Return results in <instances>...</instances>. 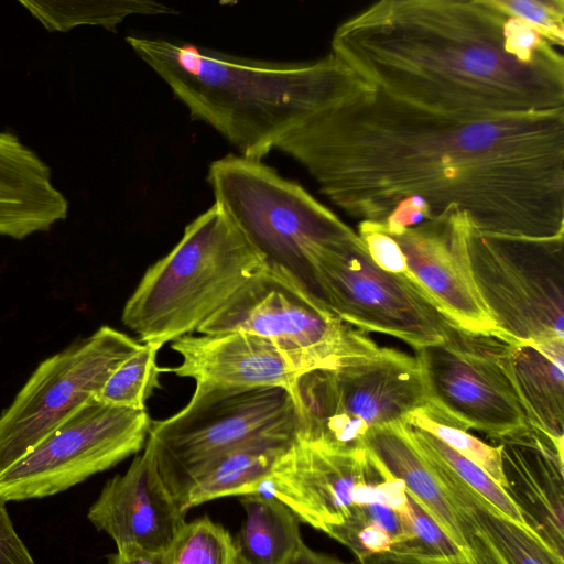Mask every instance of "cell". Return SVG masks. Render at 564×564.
Segmentation results:
<instances>
[{"mask_svg":"<svg viewBox=\"0 0 564 564\" xmlns=\"http://www.w3.org/2000/svg\"><path fill=\"white\" fill-rule=\"evenodd\" d=\"M21 4L50 31H66L80 24L115 30L130 15L175 12L172 7L152 0L21 1Z\"/></svg>","mask_w":564,"mask_h":564,"instance_id":"cell-25","label":"cell"},{"mask_svg":"<svg viewBox=\"0 0 564 564\" xmlns=\"http://www.w3.org/2000/svg\"><path fill=\"white\" fill-rule=\"evenodd\" d=\"M285 564H354L337 556L317 552L303 541Z\"/></svg>","mask_w":564,"mask_h":564,"instance_id":"cell-36","label":"cell"},{"mask_svg":"<svg viewBox=\"0 0 564 564\" xmlns=\"http://www.w3.org/2000/svg\"><path fill=\"white\" fill-rule=\"evenodd\" d=\"M563 50L496 0H381L332 37V54L370 85L477 117L564 110Z\"/></svg>","mask_w":564,"mask_h":564,"instance_id":"cell-2","label":"cell"},{"mask_svg":"<svg viewBox=\"0 0 564 564\" xmlns=\"http://www.w3.org/2000/svg\"><path fill=\"white\" fill-rule=\"evenodd\" d=\"M106 564H169V557L167 552L129 549L108 554Z\"/></svg>","mask_w":564,"mask_h":564,"instance_id":"cell-35","label":"cell"},{"mask_svg":"<svg viewBox=\"0 0 564 564\" xmlns=\"http://www.w3.org/2000/svg\"><path fill=\"white\" fill-rule=\"evenodd\" d=\"M0 564H35L26 544L18 534L6 501L0 499Z\"/></svg>","mask_w":564,"mask_h":564,"instance_id":"cell-34","label":"cell"},{"mask_svg":"<svg viewBox=\"0 0 564 564\" xmlns=\"http://www.w3.org/2000/svg\"><path fill=\"white\" fill-rule=\"evenodd\" d=\"M506 491L529 528L564 558L563 442L527 425L497 440Z\"/></svg>","mask_w":564,"mask_h":564,"instance_id":"cell-18","label":"cell"},{"mask_svg":"<svg viewBox=\"0 0 564 564\" xmlns=\"http://www.w3.org/2000/svg\"><path fill=\"white\" fill-rule=\"evenodd\" d=\"M440 482L458 516L484 532L510 564H564L534 532L505 517L454 470Z\"/></svg>","mask_w":564,"mask_h":564,"instance_id":"cell-23","label":"cell"},{"mask_svg":"<svg viewBox=\"0 0 564 564\" xmlns=\"http://www.w3.org/2000/svg\"><path fill=\"white\" fill-rule=\"evenodd\" d=\"M274 149L346 214L390 235L457 210L482 234L564 236V110L440 112L366 82Z\"/></svg>","mask_w":564,"mask_h":564,"instance_id":"cell-1","label":"cell"},{"mask_svg":"<svg viewBox=\"0 0 564 564\" xmlns=\"http://www.w3.org/2000/svg\"><path fill=\"white\" fill-rule=\"evenodd\" d=\"M243 332L274 341L311 368H330L377 347L286 269L267 262L197 330Z\"/></svg>","mask_w":564,"mask_h":564,"instance_id":"cell-8","label":"cell"},{"mask_svg":"<svg viewBox=\"0 0 564 564\" xmlns=\"http://www.w3.org/2000/svg\"><path fill=\"white\" fill-rule=\"evenodd\" d=\"M297 431L290 427L249 438L182 470L165 484L184 512L214 499L261 491Z\"/></svg>","mask_w":564,"mask_h":564,"instance_id":"cell-19","label":"cell"},{"mask_svg":"<svg viewBox=\"0 0 564 564\" xmlns=\"http://www.w3.org/2000/svg\"><path fill=\"white\" fill-rule=\"evenodd\" d=\"M147 410L105 404L95 397L0 473V499L24 501L66 491L143 449Z\"/></svg>","mask_w":564,"mask_h":564,"instance_id":"cell-12","label":"cell"},{"mask_svg":"<svg viewBox=\"0 0 564 564\" xmlns=\"http://www.w3.org/2000/svg\"><path fill=\"white\" fill-rule=\"evenodd\" d=\"M207 180L215 204L265 261L286 269L318 296L314 257L357 232L303 186L261 160L228 154L209 165Z\"/></svg>","mask_w":564,"mask_h":564,"instance_id":"cell-6","label":"cell"},{"mask_svg":"<svg viewBox=\"0 0 564 564\" xmlns=\"http://www.w3.org/2000/svg\"><path fill=\"white\" fill-rule=\"evenodd\" d=\"M127 42L193 118L248 159L261 160L290 130L366 83L332 53L312 62H272L164 39Z\"/></svg>","mask_w":564,"mask_h":564,"instance_id":"cell-3","label":"cell"},{"mask_svg":"<svg viewBox=\"0 0 564 564\" xmlns=\"http://www.w3.org/2000/svg\"><path fill=\"white\" fill-rule=\"evenodd\" d=\"M312 273L321 300L341 321L415 350L441 343L453 322L408 273L377 267L357 234L317 253Z\"/></svg>","mask_w":564,"mask_h":564,"instance_id":"cell-10","label":"cell"},{"mask_svg":"<svg viewBox=\"0 0 564 564\" xmlns=\"http://www.w3.org/2000/svg\"><path fill=\"white\" fill-rule=\"evenodd\" d=\"M246 518L234 538L241 564H285L303 542L301 521L274 496L258 491L239 499Z\"/></svg>","mask_w":564,"mask_h":564,"instance_id":"cell-24","label":"cell"},{"mask_svg":"<svg viewBox=\"0 0 564 564\" xmlns=\"http://www.w3.org/2000/svg\"><path fill=\"white\" fill-rule=\"evenodd\" d=\"M405 423L433 434L459 455L480 467L505 490L507 489L508 484L502 470L498 446L489 445L469 434L467 430L451 424L430 408L409 414Z\"/></svg>","mask_w":564,"mask_h":564,"instance_id":"cell-28","label":"cell"},{"mask_svg":"<svg viewBox=\"0 0 564 564\" xmlns=\"http://www.w3.org/2000/svg\"><path fill=\"white\" fill-rule=\"evenodd\" d=\"M425 433L434 449L466 484L480 494L509 520L531 530L524 521L519 508L502 487L476 464L459 455L433 434L426 431Z\"/></svg>","mask_w":564,"mask_h":564,"instance_id":"cell-29","label":"cell"},{"mask_svg":"<svg viewBox=\"0 0 564 564\" xmlns=\"http://www.w3.org/2000/svg\"><path fill=\"white\" fill-rule=\"evenodd\" d=\"M67 212L48 165L17 135L0 132V237L20 240L46 231Z\"/></svg>","mask_w":564,"mask_h":564,"instance_id":"cell-20","label":"cell"},{"mask_svg":"<svg viewBox=\"0 0 564 564\" xmlns=\"http://www.w3.org/2000/svg\"><path fill=\"white\" fill-rule=\"evenodd\" d=\"M470 271L496 330L517 344L564 341V236L466 234Z\"/></svg>","mask_w":564,"mask_h":564,"instance_id":"cell-7","label":"cell"},{"mask_svg":"<svg viewBox=\"0 0 564 564\" xmlns=\"http://www.w3.org/2000/svg\"><path fill=\"white\" fill-rule=\"evenodd\" d=\"M185 514L158 466L147 440L123 474L108 479L87 511V519L108 534L117 551L139 549L165 553L186 523Z\"/></svg>","mask_w":564,"mask_h":564,"instance_id":"cell-15","label":"cell"},{"mask_svg":"<svg viewBox=\"0 0 564 564\" xmlns=\"http://www.w3.org/2000/svg\"><path fill=\"white\" fill-rule=\"evenodd\" d=\"M261 491L328 536L365 506L380 503L400 513L409 503L403 481L367 446L330 448L297 435Z\"/></svg>","mask_w":564,"mask_h":564,"instance_id":"cell-11","label":"cell"},{"mask_svg":"<svg viewBox=\"0 0 564 564\" xmlns=\"http://www.w3.org/2000/svg\"><path fill=\"white\" fill-rule=\"evenodd\" d=\"M167 557L169 564H241L229 531L209 517L186 521Z\"/></svg>","mask_w":564,"mask_h":564,"instance_id":"cell-27","label":"cell"},{"mask_svg":"<svg viewBox=\"0 0 564 564\" xmlns=\"http://www.w3.org/2000/svg\"><path fill=\"white\" fill-rule=\"evenodd\" d=\"M142 343L104 325L43 360L0 414V473L96 397Z\"/></svg>","mask_w":564,"mask_h":564,"instance_id":"cell-13","label":"cell"},{"mask_svg":"<svg viewBox=\"0 0 564 564\" xmlns=\"http://www.w3.org/2000/svg\"><path fill=\"white\" fill-rule=\"evenodd\" d=\"M376 457L398 479L406 494L470 561L475 531L456 512L414 445L405 422L391 423L373 432L365 442Z\"/></svg>","mask_w":564,"mask_h":564,"instance_id":"cell-21","label":"cell"},{"mask_svg":"<svg viewBox=\"0 0 564 564\" xmlns=\"http://www.w3.org/2000/svg\"><path fill=\"white\" fill-rule=\"evenodd\" d=\"M471 549L475 561L391 549L386 553L367 556L360 561V564H510L500 550L481 531L475 533Z\"/></svg>","mask_w":564,"mask_h":564,"instance_id":"cell-30","label":"cell"},{"mask_svg":"<svg viewBox=\"0 0 564 564\" xmlns=\"http://www.w3.org/2000/svg\"><path fill=\"white\" fill-rule=\"evenodd\" d=\"M496 3L549 41L564 46V0H496Z\"/></svg>","mask_w":564,"mask_h":564,"instance_id":"cell-32","label":"cell"},{"mask_svg":"<svg viewBox=\"0 0 564 564\" xmlns=\"http://www.w3.org/2000/svg\"><path fill=\"white\" fill-rule=\"evenodd\" d=\"M265 263L214 203L169 253L150 265L121 315L142 344L162 347L197 332Z\"/></svg>","mask_w":564,"mask_h":564,"instance_id":"cell-4","label":"cell"},{"mask_svg":"<svg viewBox=\"0 0 564 564\" xmlns=\"http://www.w3.org/2000/svg\"><path fill=\"white\" fill-rule=\"evenodd\" d=\"M182 361L167 371L204 388H281L294 399L310 366L274 341L243 333L189 334L171 343Z\"/></svg>","mask_w":564,"mask_h":564,"instance_id":"cell-17","label":"cell"},{"mask_svg":"<svg viewBox=\"0 0 564 564\" xmlns=\"http://www.w3.org/2000/svg\"><path fill=\"white\" fill-rule=\"evenodd\" d=\"M357 235L377 267L390 273H408L404 256L397 241L377 224L359 221Z\"/></svg>","mask_w":564,"mask_h":564,"instance_id":"cell-33","label":"cell"},{"mask_svg":"<svg viewBox=\"0 0 564 564\" xmlns=\"http://www.w3.org/2000/svg\"><path fill=\"white\" fill-rule=\"evenodd\" d=\"M290 427L299 429V416L284 389L195 387L183 409L151 421L148 441L166 481L224 449Z\"/></svg>","mask_w":564,"mask_h":564,"instance_id":"cell-14","label":"cell"},{"mask_svg":"<svg viewBox=\"0 0 564 564\" xmlns=\"http://www.w3.org/2000/svg\"><path fill=\"white\" fill-rule=\"evenodd\" d=\"M294 402L297 436L338 449L365 446L377 430L431 408L420 359L378 346L302 375Z\"/></svg>","mask_w":564,"mask_h":564,"instance_id":"cell-5","label":"cell"},{"mask_svg":"<svg viewBox=\"0 0 564 564\" xmlns=\"http://www.w3.org/2000/svg\"><path fill=\"white\" fill-rule=\"evenodd\" d=\"M468 225L454 210L390 236L404 256L408 274L453 322L469 330L494 332L496 326L470 271Z\"/></svg>","mask_w":564,"mask_h":564,"instance_id":"cell-16","label":"cell"},{"mask_svg":"<svg viewBox=\"0 0 564 564\" xmlns=\"http://www.w3.org/2000/svg\"><path fill=\"white\" fill-rule=\"evenodd\" d=\"M329 538L349 549L359 562L367 556L389 552L394 543L392 535L368 517L366 506L333 531Z\"/></svg>","mask_w":564,"mask_h":564,"instance_id":"cell-31","label":"cell"},{"mask_svg":"<svg viewBox=\"0 0 564 564\" xmlns=\"http://www.w3.org/2000/svg\"><path fill=\"white\" fill-rule=\"evenodd\" d=\"M513 346L497 330L475 332L452 322L441 343L416 350L431 408L451 424L494 441L530 425L512 377Z\"/></svg>","mask_w":564,"mask_h":564,"instance_id":"cell-9","label":"cell"},{"mask_svg":"<svg viewBox=\"0 0 564 564\" xmlns=\"http://www.w3.org/2000/svg\"><path fill=\"white\" fill-rule=\"evenodd\" d=\"M161 347L142 344L110 373L99 393L98 401L130 410H147V400L160 387L156 356Z\"/></svg>","mask_w":564,"mask_h":564,"instance_id":"cell-26","label":"cell"},{"mask_svg":"<svg viewBox=\"0 0 564 564\" xmlns=\"http://www.w3.org/2000/svg\"><path fill=\"white\" fill-rule=\"evenodd\" d=\"M564 341L539 345L514 343L513 381L529 424L563 442Z\"/></svg>","mask_w":564,"mask_h":564,"instance_id":"cell-22","label":"cell"}]
</instances>
